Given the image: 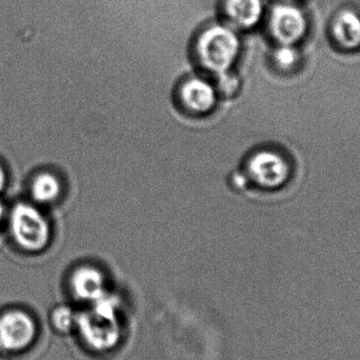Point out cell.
<instances>
[{
  "mask_svg": "<svg viewBox=\"0 0 360 360\" xmlns=\"http://www.w3.org/2000/svg\"><path fill=\"white\" fill-rule=\"evenodd\" d=\"M8 182V174H6V169L0 164V194L4 192Z\"/></svg>",
  "mask_w": 360,
  "mask_h": 360,
  "instance_id": "5bb4252c",
  "label": "cell"
},
{
  "mask_svg": "<svg viewBox=\"0 0 360 360\" xmlns=\"http://www.w3.org/2000/svg\"><path fill=\"white\" fill-rule=\"evenodd\" d=\"M73 297L86 307L103 297L110 291L107 277L96 266H82L73 271L69 281Z\"/></svg>",
  "mask_w": 360,
  "mask_h": 360,
  "instance_id": "52a82bcc",
  "label": "cell"
},
{
  "mask_svg": "<svg viewBox=\"0 0 360 360\" xmlns=\"http://www.w3.org/2000/svg\"><path fill=\"white\" fill-rule=\"evenodd\" d=\"M222 8L229 22L239 29L255 27L264 12L262 0H224Z\"/></svg>",
  "mask_w": 360,
  "mask_h": 360,
  "instance_id": "9c48e42d",
  "label": "cell"
},
{
  "mask_svg": "<svg viewBox=\"0 0 360 360\" xmlns=\"http://www.w3.org/2000/svg\"><path fill=\"white\" fill-rule=\"evenodd\" d=\"M275 63L281 69H291L298 60V53L291 44H281L274 54Z\"/></svg>",
  "mask_w": 360,
  "mask_h": 360,
  "instance_id": "4fadbf2b",
  "label": "cell"
},
{
  "mask_svg": "<svg viewBox=\"0 0 360 360\" xmlns=\"http://www.w3.org/2000/svg\"><path fill=\"white\" fill-rule=\"evenodd\" d=\"M180 101L188 112L205 114L211 112L217 101V91L201 78H190L179 90Z\"/></svg>",
  "mask_w": 360,
  "mask_h": 360,
  "instance_id": "ba28073f",
  "label": "cell"
},
{
  "mask_svg": "<svg viewBox=\"0 0 360 360\" xmlns=\"http://www.w3.org/2000/svg\"><path fill=\"white\" fill-rule=\"evenodd\" d=\"M76 334L84 348L95 354H108L120 346L124 335L122 300L109 291L78 311Z\"/></svg>",
  "mask_w": 360,
  "mask_h": 360,
  "instance_id": "6da1fadb",
  "label": "cell"
},
{
  "mask_svg": "<svg viewBox=\"0 0 360 360\" xmlns=\"http://www.w3.org/2000/svg\"><path fill=\"white\" fill-rule=\"evenodd\" d=\"M238 37L226 25H215L201 32L195 42V55L201 67L215 75L228 73L239 52Z\"/></svg>",
  "mask_w": 360,
  "mask_h": 360,
  "instance_id": "7a4b0ae2",
  "label": "cell"
},
{
  "mask_svg": "<svg viewBox=\"0 0 360 360\" xmlns=\"http://www.w3.org/2000/svg\"><path fill=\"white\" fill-rule=\"evenodd\" d=\"M63 186L56 175L50 172H40L34 176L30 184V192L34 202L50 205L61 195Z\"/></svg>",
  "mask_w": 360,
  "mask_h": 360,
  "instance_id": "8fae6325",
  "label": "cell"
},
{
  "mask_svg": "<svg viewBox=\"0 0 360 360\" xmlns=\"http://www.w3.org/2000/svg\"><path fill=\"white\" fill-rule=\"evenodd\" d=\"M4 216V205L0 203V222H1L2 218Z\"/></svg>",
  "mask_w": 360,
  "mask_h": 360,
  "instance_id": "9a60e30c",
  "label": "cell"
},
{
  "mask_svg": "<svg viewBox=\"0 0 360 360\" xmlns=\"http://www.w3.org/2000/svg\"><path fill=\"white\" fill-rule=\"evenodd\" d=\"M269 29L279 44L292 46L306 33V17L297 6L276 4L269 17Z\"/></svg>",
  "mask_w": 360,
  "mask_h": 360,
  "instance_id": "8992f818",
  "label": "cell"
},
{
  "mask_svg": "<svg viewBox=\"0 0 360 360\" xmlns=\"http://www.w3.org/2000/svg\"><path fill=\"white\" fill-rule=\"evenodd\" d=\"M8 229L15 245L27 253H40L52 239L50 221L34 203H16L8 215Z\"/></svg>",
  "mask_w": 360,
  "mask_h": 360,
  "instance_id": "3957f363",
  "label": "cell"
},
{
  "mask_svg": "<svg viewBox=\"0 0 360 360\" xmlns=\"http://www.w3.org/2000/svg\"><path fill=\"white\" fill-rule=\"evenodd\" d=\"M248 172L257 186L264 188H276L289 179L290 167L281 154L262 151L252 156L248 164Z\"/></svg>",
  "mask_w": 360,
  "mask_h": 360,
  "instance_id": "5b68a950",
  "label": "cell"
},
{
  "mask_svg": "<svg viewBox=\"0 0 360 360\" xmlns=\"http://www.w3.org/2000/svg\"><path fill=\"white\" fill-rule=\"evenodd\" d=\"M78 311L68 304H60L53 309L51 313V323L56 331L70 333L75 331Z\"/></svg>",
  "mask_w": 360,
  "mask_h": 360,
  "instance_id": "7c38bea8",
  "label": "cell"
},
{
  "mask_svg": "<svg viewBox=\"0 0 360 360\" xmlns=\"http://www.w3.org/2000/svg\"><path fill=\"white\" fill-rule=\"evenodd\" d=\"M334 38L345 49L354 50L360 46V17L356 13L345 10L334 19Z\"/></svg>",
  "mask_w": 360,
  "mask_h": 360,
  "instance_id": "30bf717a",
  "label": "cell"
},
{
  "mask_svg": "<svg viewBox=\"0 0 360 360\" xmlns=\"http://www.w3.org/2000/svg\"><path fill=\"white\" fill-rule=\"evenodd\" d=\"M37 335V323L23 310H8L0 315V350L16 353L29 348Z\"/></svg>",
  "mask_w": 360,
  "mask_h": 360,
  "instance_id": "277c9868",
  "label": "cell"
}]
</instances>
